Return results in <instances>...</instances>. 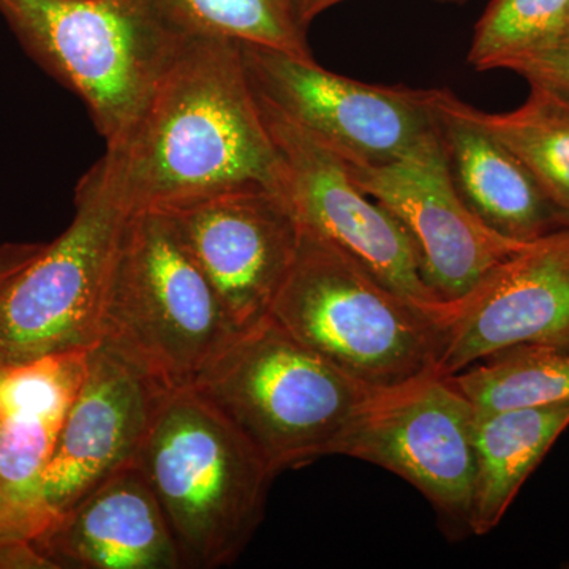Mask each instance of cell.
Returning <instances> with one entry per match:
<instances>
[{
  "label": "cell",
  "instance_id": "obj_27",
  "mask_svg": "<svg viewBox=\"0 0 569 569\" xmlns=\"http://www.w3.org/2000/svg\"><path fill=\"white\" fill-rule=\"evenodd\" d=\"M3 369H6V365H2V362H0V381H2ZM0 415H2V406H0Z\"/></svg>",
  "mask_w": 569,
  "mask_h": 569
},
{
  "label": "cell",
  "instance_id": "obj_2",
  "mask_svg": "<svg viewBox=\"0 0 569 569\" xmlns=\"http://www.w3.org/2000/svg\"><path fill=\"white\" fill-rule=\"evenodd\" d=\"M24 51L88 108L107 149L126 140L193 32L163 0H0Z\"/></svg>",
  "mask_w": 569,
  "mask_h": 569
},
{
  "label": "cell",
  "instance_id": "obj_17",
  "mask_svg": "<svg viewBox=\"0 0 569 569\" xmlns=\"http://www.w3.org/2000/svg\"><path fill=\"white\" fill-rule=\"evenodd\" d=\"M425 93L456 190L486 227L522 244L568 228L518 157L470 118L466 102L443 89Z\"/></svg>",
  "mask_w": 569,
  "mask_h": 569
},
{
  "label": "cell",
  "instance_id": "obj_11",
  "mask_svg": "<svg viewBox=\"0 0 569 569\" xmlns=\"http://www.w3.org/2000/svg\"><path fill=\"white\" fill-rule=\"evenodd\" d=\"M346 163L359 189L402 224L417 250L422 279L443 301H459L530 244L497 234L467 208L437 129L395 162Z\"/></svg>",
  "mask_w": 569,
  "mask_h": 569
},
{
  "label": "cell",
  "instance_id": "obj_23",
  "mask_svg": "<svg viewBox=\"0 0 569 569\" xmlns=\"http://www.w3.org/2000/svg\"><path fill=\"white\" fill-rule=\"evenodd\" d=\"M43 531L0 488V569H56L36 546Z\"/></svg>",
  "mask_w": 569,
  "mask_h": 569
},
{
  "label": "cell",
  "instance_id": "obj_24",
  "mask_svg": "<svg viewBox=\"0 0 569 569\" xmlns=\"http://www.w3.org/2000/svg\"><path fill=\"white\" fill-rule=\"evenodd\" d=\"M503 70L516 71L529 81L530 88L542 89L569 103V28L549 47L512 59Z\"/></svg>",
  "mask_w": 569,
  "mask_h": 569
},
{
  "label": "cell",
  "instance_id": "obj_28",
  "mask_svg": "<svg viewBox=\"0 0 569 569\" xmlns=\"http://www.w3.org/2000/svg\"><path fill=\"white\" fill-rule=\"evenodd\" d=\"M569 228V227H568Z\"/></svg>",
  "mask_w": 569,
  "mask_h": 569
},
{
  "label": "cell",
  "instance_id": "obj_12",
  "mask_svg": "<svg viewBox=\"0 0 569 569\" xmlns=\"http://www.w3.org/2000/svg\"><path fill=\"white\" fill-rule=\"evenodd\" d=\"M159 211L173 223L238 331L269 316L301 236L282 193L239 187Z\"/></svg>",
  "mask_w": 569,
  "mask_h": 569
},
{
  "label": "cell",
  "instance_id": "obj_9",
  "mask_svg": "<svg viewBox=\"0 0 569 569\" xmlns=\"http://www.w3.org/2000/svg\"><path fill=\"white\" fill-rule=\"evenodd\" d=\"M475 417L449 377L426 373L373 392L336 455L406 479L441 518L468 530L477 477Z\"/></svg>",
  "mask_w": 569,
  "mask_h": 569
},
{
  "label": "cell",
  "instance_id": "obj_19",
  "mask_svg": "<svg viewBox=\"0 0 569 569\" xmlns=\"http://www.w3.org/2000/svg\"><path fill=\"white\" fill-rule=\"evenodd\" d=\"M477 411L569 402V346L523 343L448 376Z\"/></svg>",
  "mask_w": 569,
  "mask_h": 569
},
{
  "label": "cell",
  "instance_id": "obj_20",
  "mask_svg": "<svg viewBox=\"0 0 569 569\" xmlns=\"http://www.w3.org/2000/svg\"><path fill=\"white\" fill-rule=\"evenodd\" d=\"M467 112L518 157L569 227V103L531 88L518 110L490 114L467 104Z\"/></svg>",
  "mask_w": 569,
  "mask_h": 569
},
{
  "label": "cell",
  "instance_id": "obj_5",
  "mask_svg": "<svg viewBox=\"0 0 569 569\" xmlns=\"http://www.w3.org/2000/svg\"><path fill=\"white\" fill-rule=\"evenodd\" d=\"M192 388L242 433L274 477L336 455L376 392L271 316L236 332Z\"/></svg>",
  "mask_w": 569,
  "mask_h": 569
},
{
  "label": "cell",
  "instance_id": "obj_14",
  "mask_svg": "<svg viewBox=\"0 0 569 569\" xmlns=\"http://www.w3.org/2000/svg\"><path fill=\"white\" fill-rule=\"evenodd\" d=\"M164 396L110 351L93 347L84 381L44 470V505L61 515L132 466Z\"/></svg>",
  "mask_w": 569,
  "mask_h": 569
},
{
  "label": "cell",
  "instance_id": "obj_6",
  "mask_svg": "<svg viewBox=\"0 0 569 569\" xmlns=\"http://www.w3.org/2000/svg\"><path fill=\"white\" fill-rule=\"evenodd\" d=\"M269 316L376 391L437 373L448 326L305 228Z\"/></svg>",
  "mask_w": 569,
  "mask_h": 569
},
{
  "label": "cell",
  "instance_id": "obj_13",
  "mask_svg": "<svg viewBox=\"0 0 569 569\" xmlns=\"http://www.w3.org/2000/svg\"><path fill=\"white\" fill-rule=\"evenodd\" d=\"M523 343L569 346V228L530 242L455 302L437 373Z\"/></svg>",
  "mask_w": 569,
  "mask_h": 569
},
{
  "label": "cell",
  "instance_id": "obj_16",
  "mask_svg": "<svg viewBox=\"0 0 569 569\" xmlns=\"http://www.w3.org/2000/svg\"><path fill=\"white\" fill-rule=\"evenodd\" d=\"M89 353L61 351L6 366L0 381V488L44 531L59 515L44 505L43 475L84 381Z\"/></svg>",
  "mask_w": 569,
  "mask_h": 569
},
{
  "label": "cell",
  "instance_id": "obj_7",
  "mask_svg": "<svg viewBox=\"0 0 569 569\" xmlns=\"http://www.w3.org/2000/svg\"><path fill=\"white\" fill-rule=\"evenodd\" d=\"M132 209L107 157L82 176L70 227L0 293V362L92 350L112 266Z\"/></svg>",
  "mask_w": 569,
  "mask_h": 569
},
{
  "label": "cell",
  "instance_id": "obj_15",
  "mask_svg": "<svg viewBox=\"0 0 569 569\" xmlns=\"http://www.w3.org/2000/svg\"><path fill=\"white\" fill-rule=\"evenodd\" d=\"M36 546L56 569H181L162 509L134 462L61 512Z\"/></svg>",
  "mask_w": 569,
  "mask_h": 569
},
{
  "label": "cell",
  "instance_id": "obj_22",
  "mask_svg": "<svg viewBox=\"0 0 569 569\" xmlns=\"http://www.w3.org/2000/svg\"><path fill=\"white\" fill-rule=\"evenodd\" d=\"M569 28V0H492L475 31L468 62L479 71L549 47Z\"/></svg>",
  "mask_w": 569,
  "mask_h": 569
},
{
  "label": "cell",
  "instance_id": "obj_25",
  "mask_svg": "<svg viewBox=\"0 0 569 569\" xmlns=\"http://www.w3.org/2000/svg\"><path fill=\"white\" fill-rule=\"evenodd\" d=\"M44 247L47 244H40V242L0 244V293L18 272L31 264L43 252Z\"/></svg>",
  "mask_w": 569,
  "mask_h": 569
},
{
  "label": "cell",
  "instance_id": "obj_4",
  "mask_svg": "<svg viewBox=\"0 0 569 569\" xmlns=\"http://www.w3.org/2000/svg\"><path fill=\"white\" fill-rule=\"evenodd\" d=\"M167 213H130L112 266L99 343L162 395L192 388L236 336Z\"/></svg>",
  "mask_w": 569,
  "mask_h": 569
},
{
  "label": "cell",
  "instance_id": "obj_10",
  "mask_svg": "<svg viewBox=\"0 0 569 569\" xmlns=\"http://www.w3.org/2000/svg\"><path fill=\"white\" fill-rule=\"evenodd\" d=\"M239 47L253 91L347 162H395L436 132L425 91L366 84L261 44Z\"/></svg>",
  "mask_w": 569,
  "mask_h": 569
},
{
  "label": "cell",
  "instance_id": "obj_3",
  "mask_svg": "<svg viewBox=\"0 0 569 569\" xmlns=\"http://www.w3.org/2000/svg\"><path fill=\"white\" fill-rule=\"evenodd\" d=\"M134 466L186 569L238 559L263 519L274 478L242 433L193 388L160 400Z\"/></svg>",
  "mask_w": 569,
  "mask_h": 569
},
{
  "label": "cell",
  "instance_id": "obj_1",
  "mask_svg": "<svg viewBox=\"0 0 569 569\" xmlns=\"http://www.w3.org/2000/svg\"><path fill=\"white\" fill-rule=\"evenodd\" d=\"M104 157L132 212L247 186L282 193V163L241 47L223 37L187 40L126 140Z\"/></svg>",
  "mask_w": 569,
  "mask_h": 569
},
{
  "label": "cell",
  "instance_id": "obj_18",
  "mask_svg": "<svg viewBox=\"0 0 569 569\" xmlns=\"http://www.w3.org/2000/svg\"><path fill=\"white\" fill-rule=\"evenodd\" d=\"M569 427V402L477 411L475 477L468 531L485 537L496 529L527 478Z\"/></svg>",
  "mask_w": 569,
  "mask_h": 569
},
{
  "label": "cell",
  "instance_id": "obj_21",
  "mask_svg": "<svg viewBox=\"0 0 569 569\" xmlns=\"http://www.w3.org/2000/svg\"><path fill=\"white\" fill-rule=\"evenodd\" d=\"M193 33L261 44L312 61L290 0H163Z\"/></svg>",
  "mask_w": 569,
  "mask_h": 569
},
{
  "label": "cell",
  "instance_id": "obj_8",
  "mask_svg": "<svg viewBox=\"0 0 569 569\" xmlns=\"http://www.w3.org/2000/svg\"><path fill=\"white\" fill-rule=\"evenodd\" d=\"M254 96L282 163V194L299 227L342 250L430 316L451 323L455 302L438 298L425 282L417 250L402 224L359 189L339 153Z\"/></svg>",
  "mask_w": 569,
  "mask_h": 569
},
{
  "label": "cell",
  "instance_id": "obj_26",
  "mask_svg": "<svg viewBox=\"0 0 569 569\" xmlns=\"http://www.w3.org/2000/svg\"><path fill=\"white\" fill-rule=\"evenodd\" d=\"M290 2L291 7H293L296 20H298L302 28L309 29L310 22L316 20L318 14L331 9L337 3L343 2V0H290ZM436 2L462 6L467 0H436Z\"/></svg>",
  "mask_w": 569,
  "mask_h": 569
}]
</instances>
